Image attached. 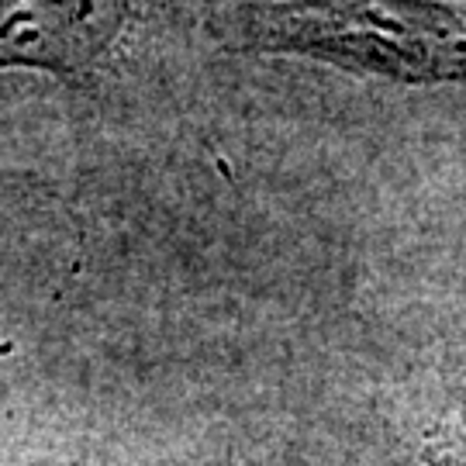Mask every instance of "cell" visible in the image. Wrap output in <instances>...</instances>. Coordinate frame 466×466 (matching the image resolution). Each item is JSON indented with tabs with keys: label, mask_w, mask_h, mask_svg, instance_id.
I'll return each instance as SVG.
<instances>
[{
	"label": "cell",
	"mask_w": 466,
	"mask_h": 466,
	"mask_svg": "<svg viewBox=\"0 0 466 466\" xmlns=\"http://www.w3.org/2000/svg\"><path fill=\"white\" fill-rule=\"evenodd\" d=\"M235 49L300 52L400 84H466V11L439 0H283L232 11Z\"/></svg>",
	"instance_id": "6da1fadb"
}]
</instances>
